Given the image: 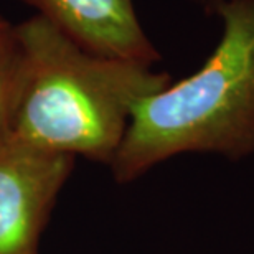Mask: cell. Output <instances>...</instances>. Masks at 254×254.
Wrapping results in <instances>:
<instances>
[{
    "instance_id": "obj_1",
    "label": "cell",
    "mask_w": 254,
    "mask_h": 254,
    "mask_svg": "<svg viewBox=\"0 0 254 254\" xmlns=\"http://www.w3.org/2000/svg\"><path fill=\"white\" fill-rule=\"evenodd\" d=\"M12 62L10 135L109 165L135 104L170 83L150 64L86 52L38 15L12 27Z\"/></svg>"
},
{
    "instance_id": "obj_2",
    "label": "cell",
    "mask_w": 254,
    "mask_h": 254,
    "mask_svg": "<svg viewBox=\"0 0 254 254\" xmlns=\"http://www.w3.org/2000/svg\"><path fill=\"white\" fill-rule=\"evenodd\" d=\"M215 50L196 73L142 98L111 167L132 182L182 154H254V0H220Z\"/></svg>"
},
{
    "instance_id": "obj_3",
    "label": "cell",
    "mask_w": 254,
    "mask_h": 254,
    "mask_svg": "<svg viewBox=\"0 0 254 254\" xmlns=\"http://www.w3.org/2000/svg\"><path fill=\"white\" fill-rule=\"evenodd\" d=\"M73 157L8 135L0 145V254H37Z\"/></svg>"
},
{
    "instance_id": "obj_4",
    "label": "cell",
    "mask_w": 254,
    "mask_h": 254,
    "mask_svg": "<svg viewBox=\"0 0 254 254\" xmlns=\"http://www.w3.org/2000/svg\"><path fill=\"white\" fill-rule=\"evenodd\" d=\"M86 52L154 64L160 53L139 22L132 0H22Z\"/></svg>"
},
{
    "instance_id": "obj_5",
    "label": "cell",
    "mask_w": 254,
    "mask_h": 254,
    "mask_svg": "<svg viewBox=\"0 0 254 254\" xmlns=\"http://www.w3.org/2000/svg\"><path fill=\"white\" fill-rule=\"evenodd\" d=\"M12 40L0 53V145L10 135V98H12Z\"/></svg>"
},
{
    "instance_id": "obj_6",
    "label": "cell",
    "mask_w": 254,
    "mask_h": 254,
    "mask_svg": "<svg viewBox=\"0 0 254 254\" xmlns=\"http://www.w3.org/2000/svg\"><path fill=\"white\" fill-rule=\"evenodd\" d=\"M12 23H8L2 15H0V53L5 52L10 47V40H12Z\"/></svg>"
},
{
    "instance_id": "obj_7",
    "label": "cell",
    "mask_w": 254,
    "mask_h": 254,
    "mask_svg": "<svg viewBox=\"0 0 254 254\" xmlns=\"http://www.w3.org/2000/svg\"><path fill=\"white\" fill-rule=\"evenodd\" d=\"M193 2H198V3L205 5V7H206L208 10H211L213 5H215L216 2H220V0H193Z\"/></svg>"
}]
</instances>
